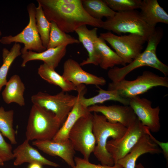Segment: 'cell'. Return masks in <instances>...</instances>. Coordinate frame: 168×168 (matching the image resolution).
<instances>
[{
  "instance_id": "obj_17",
  "label": "cell",
  "mask_w": 168,
  "mask_h": 168,
  "mask_svg": "<svg viewBox=\"0 0 168 168\" xmlns=\"http://www.w3.org/2000/svg\"><path fill=\"white\" fill-rule=\"evenodd\" d=\"M68 45L64 44L57 47L46 49L41 52L27 51L22 53V62L21 67L24 68L27 62L31 61L39 60L55 69L66 54Z\"/></svg>"
},
{
  "instance_id": "obj_28",
  "label": "cell",
  "mask_w": 168,
  "mask_h": 168,
  "mask_svg": "<svg viewBox=\"0 0 168 168\" xmlns=\"http://www.w3.org/2000/svg\"><path fill=\"white\" fill-rule=\"evenodd\" d=\"M14 115L13 110L6 111L2 106L0 107V132L12 144H16L17 141L16 132L13 128Z\"/></svg>"
},
{
  "instance_id": "obj_14",
  "label": "cell",
  "mask_w": 168,
  "mask_h": 168,
  "mask_svg": "<svg viewBox=\"0 0 168 168\" xmlns=\"http://www.w3.org/2000/svg\"><path fill=\"white\" fill-rule=\"evenodd\" d=\"M88 109L91 113H101L111 123H119L127 128L138 119L133 109L129 105L106 106L96 105L90 106Z\"/></svg>"
},
{
  "instance_id": "obj_15",
  "label": "cell",
  "mask_w": 168,
  "mask_h": 168,
  "mask_svg": "<svg viewBox=\"0 0 168 168\" xmlns=\"http://www.w3.org/2000/svg\"><path fill=\"white\" fill-rule=\"evenodd\" d=\"M32 144L47 154L60 157L71 168L75 165V151L69 139L62 142H54L52 140H35Z\"/></svg>"
},
{
  "instance_id": "obj_19",
  "label": "cell",
  "mask_w": 168,
  "mask_h": 168,
  "mask_svg": "<svg viewBox=\"0 0 168 168\" xmlns=\"http://www.w3.org/2000/svg\"><path fill=\"white\" fill-rule=\"evenodd\" d=\"M78 88V94L75 104L66 119L52 139L54 141L62 142L68 140L70 131L78 119L91 113L88 108L84 107L81 103L80 89L79 86Z\"/></svg>"
},
{
  "instance_id": "obj_2",
  "label": "cell",
  "mask_w": 168,
  "mask_h": 168,
  "mask_svg": "<svg viewBox=\"0 0 168 168\" xmlns=\"http://www.w3.org/2000/svg\"><path fill=\"white\" fill-rule=\"evenodd\" d=\"M162 28H156L153 34L147 41L144 51L131 62L122 68L114 66L110 68L107 75L112 82H117L125 79L126 76L133 70L142 66H149L161 72L165 76L168 75V66L162 62L156 55L157 47L163 36Z\"/></svg>"
},
{
  "instance_id": "obj_9",
  "label": "cell",
  "mask_w": 168,
  "mask_h": 168,
  "mask_svg": "<svg viewBox=\"0 0 168 168\" xmlns=\"http://www.w3.org/2000/svg\"><path fill=\"white\" fill-rule=\"evenodd\" d=\"M36 6L33 3L29 4L27 10L29 21L27 26L20 33L14 36L10 35L2 37L0 42L4 44L21 43L24 47L21 49V53L27 51L40 53L45 50L38 32L35 17Z\"/></svg>"
},
{
  "instance_id": "obj_12",
  "label": "cell",
  "mask_w": 168,
  "mask_h": 168,
  "mask_svg": "<svg viewBox=\"0 0 168 168\" xmlns=\"http://www.w3.org/2000/svg\"><path fill=\"white\" fill-rule=\"evenodd\" d=\"M152 105L151 100L139 96L129 99V105L142 124L147 127L150 131L157 133L161 128L160 109L159 106L153 108Z\"/></svg>"
},
{
  "instance_id": "obj_38",
  "label": "cell",
  "mask_w": 168,
  "mask_h": 168,
  "mask_svg": "<svg viewBox=\"0 0 168 168\" xmlns=\"http://www.w3.org/2000/svg\"><path fill=\"white\" fill-rule=\"evenodd\" d=\"M2 35V32L0 30V36H1Z\"/></svg>"
},
{
  "instance_id": "obj_18",
  "label": "cell",
  "mask_w": 168,
  "mask_h": 168,
  "mask_svg": "<svg viewBox=\"0 0 168 168\" xmlns=\"http://www.w3.org/2000/svg\"><path fill=\"white\" fill-rule=\"evenodd\" d=\"M15 160L13 164L18 166L27 162L30 164L37 163L42 165H47L54 167H58L59 165L45 158L29 143V141L26 139L13 151Z\"/></svg>"
},
{
  "instance_id": "obj_33",
  "label": "cell",
  "mask_w": 168,
  "mask_h": 168,
  "mask_svg": "<svg viewBox=\"0 0 168 168\" xmlns=\"http://www.w3.org/2000/svg\"><path fill=\"white\" fill-rule=\"evenodd\" d=\"M0 158L4 162L14 158L12 145L5 141L0 132Z\"/></svg>"
},
{
  "instance_id": "obj_37",
  "label": "cell",
  "mask_w": 168,
  "mask_h": 168,
  "mask_svg": "<svg viewBox=\"0 0 168 168\" xmlns=\"http://www.w3.org/2000/svg\"><path fill=\"white\" fill-rule=\"evenodd\" d=\"M4 162L0 158V166H2L4 165Z\"/></svg>"
},
{
  "instance_id": "obj_6",
  "label": "cell",
  "mask_w": 168,
  "mask_h": 168,
  "mask_svg": "<svg viewBox=\"0 0 168 168\" xmlns=\"http://www.w3.org/2000/svg\"><path fill=\"white\" fill-rule=\"evenodd\" d=\"M168 87L167 76H161L149 71L133 80L124 79L109 83L108 90H116L122 97L130 99L143 94L154 87Z\"/></svg>"
},
{
  "instance_id": "obj_10",
  "label": "cell",
  "mask_w": 168,
  "mask_h": 168,
  "mask_svg": "<svg viewBox=\"0 0 168 168\" xmlns=\"http://www.w3.org/2000/svg\"><path fill=\"white\" fill-rule=\"evenodd\" d=\"M77 96L62 91L54 95L39 91L31 98L33 104L53 113L62 125L73 108Z\"/></svg>"
},
{
  "instance_id": "obj_20",
  "label": "cell",
  "mask_w": 168,
  "mask_h": 168,
  "mask_svg": "<svg viewBox=\"0 0 168 168\" xmlns=\"http://www.w3.org/2000/svg\"><path fill=\"white\" fill-rule=\"evenodd\" d=\"M97 30V28L89 30L86 25H83L78 27L75 31L78 35L80 43L82 44L88 53V57L80 64L81 66L89 64L97 66L100 64V57L94 42L98 37Z\"/></svg>"
},
{
  "instance_id": "obj_25",
  "label": "cell",
  "mask_w": 168,
  "mask_h": 168,
  "mask_svg": "<svg viewBox=\"0 0 168 168\" xmlns=\"http://www.w3.org/2000/svg\"><path fill=\"white\" fill-rule=\"evenodd\" d=\"M38 73L42 78L51 84L59 87L63 91H77V86L66 80L56 72L54 69L44 63L38 68Z\"/></svg>"
},
{
  "instance_id": "obj_13",
  "label": "cell",
  "mask_w": 168,
  "mask_h": 168,
  "mask_svg": "<svg viewBox=\"0 0 168 168\" xmlns=\"http://www.w3.org/2000/svg\"><path fill=\"white\" fill-rule=\"evenodd\" d=\"M62 76L77 86L85 84L103 86L106 83L104 77L85 71L80 64L72 58L68 59L64 63Z\"/></svg>"
},
{
  "instance_id": "obj_34",
  "label": "cell",
  "mask_w": 168,
  "mask_h": 168,
  "mask_svg": "<svg viewBox=\"0 0 168 168\" xmlns=\"http://www.w3.org/2000/svg\"><path fill=\"white\" fill-rule=\"evenodd\" d=\"M145 132L149 136L151 140L155 143L156 144L162 151L164 157L168 161V142H160L157 140L151 134L150 131L148 128L144 126Z\"/></svg>"
},
{
  "instance_id": "obj_8",
  "label": "cell",
  "mask_w": 168,
  "mask_h": 168,
  "mask_svg": "<svg viewBox=\"0 0 168 168\" xmlns=\"http://www.w3.org/2000/svg\"><path fill=\"white\" fill-rule=\"evenodd\" d=\"M100 37L110 44L126 64L139 55L147 41L144 37L133 34L118 36L108 31L100 33Z\"/></svg>"
},
{
  "instance_id": "obj_16",
  "label": "cell",
  "mask_w": 168,
  "mask_h": 168,
  "mask_svg": "<svg viewBox=\"0 0 168 168\" xmlns=\"http://www.w3.org/2000/svg\"><path fill=\"white\" fill-rule=\"evenodd\" d=\"M162 153L161 149L145 133L124 157L117 163L123 168H135L136 162L139 157L146 153L159 154Z\"/></svg>"
},
{
  "instance_id": "obj_5",
  "label": "cell",
  "mask_w": 168,
  "mask_h": 168,
  "mask_svg": "<svg viewBox=\"0 0 168 168\" xmlns=\"http://www.w3.org/2000/svg\"><path fill=\"white\" fill-rule=\"evenodd\" d=\"M102 28L118 35L128 33L144 37L147 41L155 32L144 20L140 12L135 10L116 12L112 17L104 21Z\"/></svg>"
},
{
  "instance_id": "obj_1",
  "label": "cell",
  "mask_w": 168,
  "mask_h": 168,
  "mask_svg": "<svg viewBox=\"0 0 168 168\" xmlns=\"http://www.w3.org/2000/svg\"><path fill=\"white\" fill-rule=\"evenodd\" d=\"M45 17L64 32L75 31L79 26L88 25L102 28L104 21L90 16L84 9L81 0H37Z\"/></svg>"
},
{
  "instance_id": "obj_7",
  "label": "cell",
  "mask_w": 168,
  "mask_h": 168,
  "mask_svg": "<svg viewBox=\"0 0 168 168\" xmlns=\"http://www.w3.org/2000/svg\"><path fill=\"white\" fill-rule=\"evenodd\" d=\"M75 151L80 152L83 158L89 161L96 145L93 132V114L90 113L77 121L68 136Z\"/></svg>"
},
{
  "instance_id": "obj_30",
  "label": "cell",
  "mask_w": 168,
  "mask_h": 168,
  "mask_svg": "<svg viewBox=\"0 0 168 168\" xmlns=\"http://www.w3.org/2000/svg\"><path fill=\"white\" fill-rule=\"evenodd\" d=\"M36 26L44 47L47 49L49 38L51 22L45 16L41 6L38 3L35 8Z\"/></svg>"
},
{
  "instance_id": "obj_22",
  "label": "cell",
  "mask_w": 168,
  "mask_h": 168,
  "mask_svg": "<svg viewBox=\"0 0 168 168\" xmlns=\"http://www.w3.org/2000/svg\"><path fill=\"white\" fill-rule=\"evenodd\" d=\"M140 9L144 20L151 27L155 28L158 23L168 24V14L157 0L142 1Z\"/></svg>"
},
{
  "instance_id": "obj_24",
  "label": "cell",
  "mask_w": 168,
  "mask_h": 168,
  "mask_svg": "<svg viewBox=\"0 0 168 168\" xmlns=\"http://www.w3.org/2000/svg\"><path fill=\"white\" fill-rule=\"evenodd\" d=\"M94 42L99 54V65L101 68L107 70L117 65H121L123 66L126 65L123 60L107 45L105 41L103 39L98 36Z\"/></svg>"
},
{
  "instance_id": "obj_3",
  "label": "cell",
  "mask_w": 168,
  "mask_h": 168,
  "mask_svg": "<svg viewBox=\"0 0 168 168\" xmlns=\"http://www.w3.org/2000/svg\"><path fill=\"white\" fill-rule=\"evenodd\" d=\"M127 128L119 123L109 122L102 115L94 112L93 114V132L96 145L93 153L101 165L113 166L114 162L106 149V144L110 138H120L124 134Z\"/></svg>"
},
{
  "instance_id": "obj_35",
  "label": "cell",
  "mask_w": 168,
  "mask_h": 168,
  "mask_svg": "<svg viewBox=\"0 0 168 168\" xmlns=\"http://www.w3.org/2000/svg\"><path fill=\"white\" fill-rule=\"evenodd\" d=\"M42 165L37 163L30 164L28 168H42Z\"/></svg>"
},
{
  "instance_id": "obj_27",
  "label": "cell",
  "mask_w": 168,
  "mask_h": 168,
  "mask_svg": "<svg viewBox=\"0 0 168 168\" xmlns=\"http://www.w3.org/2000/svg\"><path fill=\"white\" fill-rule=\"evenodd\" d=\"M83 7L86 12L91 17L102 20L113 16L116 12L112 10L102 0H82Z\"/></svg>"
},
{
  "instance_id": "obj_36",
  "label": "cell",
  "mask_w": 168,
  "mask_h": 168,
  "mask_svg": "<svg viewBox=\"0 0 168 168\" xmlns=\"http://www.w3.org/2000/svg\"><path fill=\"white\" fill-rule=\"evenodd\" d=\"M135 168H145V167L141 163H139L138 164L136 165Z\"/></svg>"
},
{
  "instance_id": "obj_26",
  "label": "cell",
  "mask_w": 168,
  "mask_h": 168,
  "mask_svg": "<svg viewBox=\"0 0 168 168\" xmlns=\"http://www.w3.org/2000/svg\"><path fill=\"white\" fill-rule=\"evenodd\" d=\"M21 49L19 43H15L10 50L5 48L3 49V63L0 67V92L7 82V76L11 66L15 59L21 54Z\"/></svg>"
},
{
  "instance_id": "obj_32",
  "label": "cell",
  "mask_w": 168,
  "mask_h": 168,
  "mask_svg": "<svg viewBox=\"0 0 168 168\" xmlns=\"http://www.w3.org/2000/svg\"><path fill=\"white\" fill-rule=\"evenodd\" d=\"M74 160L75 165L73 167L71 168H123L117 163L111 166L93 164L90 162L89 161L78 157H75Z\"/></svg>"
},
{
  "instance_id": "obj_31",
  "label": "cell",
  "mask_w": 168,
  "mask_h": 168,
  "mask_svg": "<svg viewBox=\"0 0 168 168\" xmlns=\"http://www.w3.org/2000/svg\"><path fill=\"white\" fill-rule=\"evenodd\" d=\"M108 7L117 12L140 9L141 0H104Z\"/></svg>"
},
{
  "instance_id": "obj_11",
  "label": "cell",
  "mask_w": 168,
  "mask_h": 168,
  "mask_svg": "<svg viewBox=\"0 0 168 168\" xmlns=\"http://www.w3.org/2000/svg\"><path fill=\"white\" fill-rule=\"evenodd\" d=\"M145 133L144 126L138 119L127 128L122 137L107 141L106 149L112 156L114 164L130 152Z\"/></svg>"
},
{
  "instance_id": "obj_29",
  "label": "cell",
  "mask_w": 168,
  "mask_h": 168,
  "mask_svg": "<svg viewBox=\"0 0 168 168\" xmlns=\"http://www.w3.org/2000/svg\"><path fill=\"white\" fill-rule=\"evenodd\" d=\"M51 22L49 40L47 49L53 48L64 44L80 43L79 40L61 30L54 22Z\"/></svg>"
},
{
  "instance_id": "obj_23",
  "label": "cell",
  "mask_w": 168,
  "mask_h": 168,
  "mask_svg": "<svg viewBox=\"0 0 168 168\" xmlns=\"http://www.w3.org/2000/svg\"><path fill=\"white\" fill-rule=\"evenodd\" d=\"M5 86L2 94L4 102L7 104L15 103L21 106H24L25 87L20 77L17 74L13 75Z\"/></svg>"
},
{
  "instance_id": "obj_21",
  "label": "cell",
  "mask_w": 168,
  "mask_h": 168,
  "mask_svg": "<svg viewBox=\"0 0 168 168\" xmlns=\"http://www.w3.org/2000/svg\"><path fill=\"white\" fill-rule=\"evenodd\" d=\"M98 89L97 91L98 94L92 97L86 98L84 96L86 92V88L85 85L82 84L80 86V101L82 104L85 107H88L102 104L110 100L117 101L123 105H129V99L121 97L116 90H105L99 86H96Z\"/></svg>"
},
{
  "instance_id": "obj_4",
  "label": "cell",
  "mask_w": 168,
  "mask_h": 168,
  "mask_svg": "<svg viewBox=\"0 0 168 168\" xmlns=\"http://www.w3.org/2000/svg\"><path fill=\"white\" fill-rule=\"evenodd\" d=\"M61 125L53 113L33 104L26 126V139L29 141L52 140Z\"/></svg>"
}]
</instances>
